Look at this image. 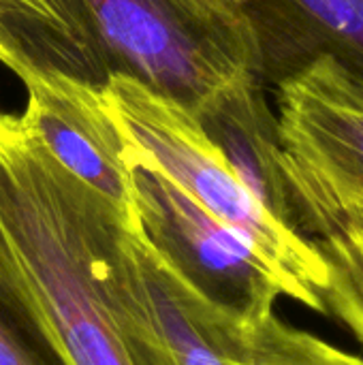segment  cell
<instances>
[{
    "instance_id": "52a82bcc",
    "label": "cell",
    "mask_w": 363,
    "mask_h": 365,
    "mask_svg": "<svg viewBox=\"0 0 363 365\" xmlns=\"http://www.w3.org/2000/svg\"><path fill=\"white\" fill-rule=\"evenodd\" d=\"M291 225L325 267L319 291L332 314L363 344V188L327 178L280 154Z\"/></svg>"
},
{
    "instance_id": "6da1fadb",
    "label": "cell",
    "mask_w": 363,
    "mask_h": 365,
    "mask_svg": "<svg viewBox=\"0 0 363 365\" xmlns=\"http://www.w3.org/2000/svg\"><path fill=\"white\" fill-rule=\"evenodd\" d=\"M0 229L73 365H175L135 274L139 229L0 113Z\"/></svg>"
},
{
    "instance_id": "4fadbf2b",
    "label": "cell",
    "mask_w": 363,
    "mask_h": 365,
    "mask_svg": "<svg viewBox=\"0 0 363 365\" xmlns=\"http://www.w3.org/2000/svg\"><path fill=\"white\" fill-rule=\"evenodd\" d=\"M242 349L246 365H363L359 355L297 329L274 312L244 331Z\"/></svg>"
},
{
    "instance_id": "30bf717a",
    "label": "cell",
    "mask_w": 363,
    "mask_h": 365,
    "mask_svg": "<svg viewBox=\"0 0 363 365\" xmlns=\"http://www.w3.org/2000/svg\"><path fill=\"white\" fill-rule=\"evenodd\" d=\"M0 30L24 66L103 90L109 68L79 0H0Z\"/></svg>"
},
{
    "instance_id": "9a60e30c",
    "label": "cell",
    "mask_w": 363,
    "mask_h": 365,
    "mask_svg": "<svg viewBox=\"0 0 363 365\" xmlns=\"http://www.w3.org/2000/svg\"><path fill=\"white\" fill-rule=\"evenodd\" d=\"M235 2H237V4H240V6H242V2H244V0H235ZM242 11H244V9H242Z\"/></svg>"
},
{
    "instance_id": "ba28073f",
    "label": "cell",
    "mask_w": 363,
    "mask_h": 365,
    "mask_svg": "<svg viewBox=\"0 0 363 365\" xmlns=\"http://www.w3.org/2000/svg\"><path fill=\"white\" fill-rule=\"evenodd\" d=\"M265 88L259 73L244 71L203 96L190 113L257 201L293 231L278 118Z\"/></svg>"
},
{
    "instance_id": "5b68a950",
    "label": "cell",
    "mask_w": 363,
    "mask_h": 365,
    "mask_svg": "<svg viewBox=\"0 0 363 365\" xmlns=\"http://www.w3.org/2000/svg\"><path fill=\"white\" fill-rule=\"evenodd\" d=\"M17 77L26 88V107L19 115L26 130L139 229L124 135L105 107L103 92L68 75L32 66L21 68Z\"/></svg>"
},
{
    "instance_id": "8992f818",
    "label": "cell",
    "mask_w": 363,
    "mask_h": 365,
    "mask_svg": "<svg viewBox=\"0 0 363 365\" xmlns=\"http://www.w3.org/2000/svg\"><path fill=\"white\" fill-rule=\"evenodd\" d=\"M287 156L363 188V77L334 56H319L274 86Z\"/></svg>"
},
{
    "instance_id": "7a4b0ae2",
    "label": "cell",
    "mask_w": 363,
    "mask_h": 365,
    "mask_svg": "<svg viewBox=\"0 0 363 365\" xmlns=\"http://www.w3.org/2000/svg\"><path fill=\"white\" fill-rule=\"evenodd\" d=\"M101 92L124 139L143 150L216 220L244 237L287 280L291 299L323 312L319 291L325 267L319 255L257 201L186 107L122 73H111Z\"/></svg>"
},
{
    "instance_id": "8fae6325",
    "label": "cell",
    "mask_w": 363,
    "mask_h": 365,
    "mask_svg": "<svg viewBox=\"0 0 363 365\" xmlns=\"http://www.w3.org/2000/svg\"><path fill=\"white\" fill-rule=\"evenodd\" d=\"M135 274L156 329L175 365H246L244 331L210 312L135 235Z\"/></svg>"
},
{
    "instance_id": "3957f363",
    "label": "cell",
    "mask_w": 363,
    "mask_h": 365,
    "mask_svg": "<svg viewBox=\"0 0 363 365\" xmlns=\"http://www.w3.org/2000/svg\"><path fill=\"white\" fill-rule=\"evenodd\" d=\"M79 2L109 75H128L188 111L235 75H261L252 28L235 0Z\"/></svg>"
},
{
    "instance_id": "277c9868",
    "label": "cell",
    "mask_w": 363,
    "mask_h": 365,
    "mask_svg": "<svg viewBox=\"0 0 363 365\" xmlns=\"http://www.w3.org/2000/svg\"><path fill=\"white\" fill-rule=\"evenodd\" d=\"M139 231L160 265L210 312L246 331L291 297L287 280L124 139Z\"/></svg>"
},
{
    "instance_id": "7c38bea8",
    "label": "cell",
    "mask_w": 363,
    "mask_h": 365,
    "mask_svg": "<svg viewBox=\"0 0 363 365\" xmlns=\"http://www.w3.org/2000/svg\"><path fill=\"white\" fill-rule=\"evenodd\" d=\"M0 365H73L2 229Z\"/></svg>"
},
{
    "instance_id": "5bb4252c",
    "label": "cell",
    "mask_w": 363,
    "mask_h": 365,
    "mask_svg": "<svg viewBox=\"0 0 363 365\" xmlns=\"http://www.w3.org/2000/svg\"><path fill=\"white\" fill-rule=\"evenodd\" d=\"M0 62L4 64V66H9L15 75L21 71V68H26L24 64H21V60L13 53V49L9 47V43H6V38L2 36V30H0Z\"/></svg>"
},
{
    "instance_id": "9c48e42d",
    "label": "cell",
    "mask_w": 363,
    "mask_h": 365,
    "mask_svg": "<svg viewBox=\"0 0 363 365\" xmlns=\"http://www.w3.org/2000/svg\"><path fill=\"white\" fill-rule=\"evenodd\" d=\"M265 86H276L319 56H334L363 77V0H244Z\"/></svg>"
}]
</instances>
